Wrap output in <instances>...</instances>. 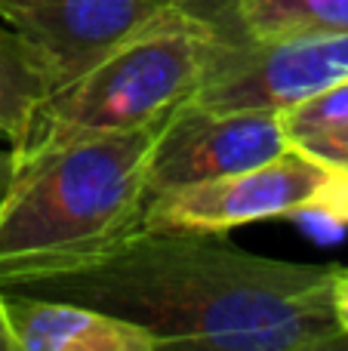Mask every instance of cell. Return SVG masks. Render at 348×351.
Segmentation results:
<instances>
[{
    "mask_svg": "<svg viewBox=\"0 0 348 351\" xmlns=\"http://www.w3.org/2000/svg\"><path fill=\"white\" fill-rule=\"evenodd\" d=\"M339 265L256 256L225 234L136 231L105 259L12 287L108 311L164 348L314 351L348 346L333 311Z\"/></svg>",
    "mask_w": 348,
    "mask_h": 351,
    "instance_id": "obj_1",
    "label": "cell"
},
{
    "mask_svg": "<svg viewBox=\"0 0 348 351\" xmlns=\"http://www.w3.org/2000/svg\"><path fill=\"white\" fill-rule=\"evenodd\" d=\"M158 127L12 152L0 200V290L86 268L142 231Z\"/></svg>",
    "mask_w": 348,
    "mask_h": 351,
    "instance_id": "obj_2",
    "label": "cell"
},
{
    "mask_svg": "<svg viewBox=\"0 0 348 351\" xmlns=\"http://www.w3.org/2000/svg\"><path fill=\"white\" fill-rule=\"evenodd\" d=\"M210 47L213 28L203 19L176 3L164 6L80 77L49 93L16 152L164 121L176 105L195 99Z\"/></svg>",
    "mask_w": 348,
    "mask_h": 351,
    "instance_id": "obj_3",
    "label": "cell"
},
{
    "mask_svg": "<svg viewBox=\"0 0 348 351\" xmlns=\"http://www.w3.org/2000/svg\"><path fill=\"white\" fill-rule=\"evenodd\" d=\"M296 216L345 225L348 173L290 145L250 170L151 194L142 228L166 234H225L250 222Z\"/></svg>",
    "mask_w": 348,
    "mask_h": 351,
    "instance_id": "obj_4",
    "label": "cell"
},
{
    "mask_svg": "<svg viewBox=\"0 0 348 351\" xmlns=\"http://www.w3.org/2000/svg\"><path fill=\"white\" fill-rule=\"evenodd\" d=\"M348 77V31L250 40L213 37L197 105L216 111H287Z\"/></svg>",
    "mask_w": 348,
    "mask_h": 351,
    "instance_id": "obj_5",
    "label": "cell"
},
{
    "mask_svg": "<svg viewBox=\"0 0 348 351\" xmlns=\"http://www.w3.org/2000/svg\"><path fill=\"white\" fill-rule=\"evenodd\" d=\"M290 145L281 111H216L188 99L158 127L148 160V191L160 194L250 170Z\"/></svg>",
    "mask_w": 348,
    "mask_h": 351,
    "instance_id": "obj_6",
    "label": "cell"
},
{
    "mask_svg": "<svg viewBox=\"0 0 348 351\" xmlns=\"http://www.w3.org/2000/svg\"><path fill=\"white\" fill-rule=\"evenodd\" d=\"M164 0H0V22L31 43L53 74L71 84L105 53L151 22Z\"/></svg>",
    "mask_w": 348,
    "mask_h": 351,
    "instance_id": "obj_7",
    "label": "cell"
},
{
    "mask_svg": "<svg viewBox=\"0 0 348 351\" xmlns=\"http://www.w3.org/2000/svg\"><path fill=\"white\" fill-rule=\"evenodd\" d=\"M16 351H158L164 342L133 321L68 299L0 290Z\"/></svg>",
    "mask_w": 348,
    "mask_h": 351,
    "instance_id": "obj_8",
    "label": "cell"
},
{
    "mask_svg": "<svg viewBox=\"0 0 348 351\" xmlns=\"http://www.w3.org/2000/svg\"><path fill=\"white\" fill-rule=\"evenodd\" d=\"M213 28V37L336 34L348 31V0H179Z\"/></svg>",
    "mask_w": 348,
    "mask_h": 351,
    "instance_id": "obj_9",
    "label": "cell"
},
{
    "mask_svg": "<svg viewBox=\"0 0 348 351\" xmlns=\"http://www.w3.org/2000/svg\"><path fill=\"white\" fill-rule=\"evenodd\" d=\"M53 93V74L34 47L0 22V136L10 152L25 145L31 121Z\"/></svg>",
    "mask_w": 348,
    "mask_h": 351,
    "instance_id": "obj_10",
    "label": "cell"
},
{
    "mask_svg": "<svg viewBox=\"0 0 348 351\" xmlns=\"http://www.w3.org/2000/svg\"><path fill=\"white\" fill-rule=\"evenodd\" d=\"M281 117H284V130H287L293 145L312 139V136H324L330 130L345 127L348 123V77L327 86L318 96L281 111Z\"/></svg>",
    "mask_w": 348,
    "mask_h": 351,
    "instance_id": "obj_11",
    "label": "cell"
},
{
    "mask_svg": "<svg viewBox=\"0 0 348 351\" xmlns=\"http://www.w3.org/2000/svg\"><path fill=\"white\" fill-rule=\"evenodd\" d=\"M299 148L314 154V158L324 160V164L348 173V123L339 130H330V133H324V136H312V139L299 142Z\"/></svg>",
    "mask_w": 348,
    "mask_h": 351,
    "instance_id": "obj_12",
    "label": "cell"
},
{
    "mask_svg": "<svg viewBox=\"0 0 348 351\" xmlns=\"http://www.w3.org/2000/svg\"><path fill=\"white\" fill-rule=\"evenodd\" d=\"M333 311H336V321L348 333V268H339L336 280H333Z\"/></svg>",
    "mask_w": 348,
    "mask_h": 351,
    "instance_id": "obj_13",
    "label": "cell"
},
{
    "mask_svg": "<svg viewBox=\"0 0 348 351\" xmlns=\"http://www.w3.org/2000/svg\"><path fill=\"white\" fill-rule=\"evenodd\" d=\"M12 179V152H0V200H3L6 188Z\"/></svg>",
    "mask_w": 348,
    "mask_h": 351,
    "instance_id": "obj_14",
    "label": "cell"
},
{
    "mask_svg": "<svg viewBox=\"0 0 348 351\" xmlns=\"http://www.w3.org/2000/svg\"><path fill=\"white\" fill-rule=\"evenodd\" d=\"M0 351H16V342H12V333H10V327H6L3 308H0Z\"/></svg>",
    "mask_w": 348,
    "mask_h": 351,
    "instance_id": "obj_15",
    "label": "cell"
},
{
    "mask_svg": "<svg viewBox=\"0 0 348 351\" xmlns=\"http://www.w3.org/2000/svg\"><path fill=\"white\" fill-rule=\"evenodd\" d=\"M164 3H179V0H164Z\"/></svg>",
    "mask_w": 348,
    "mask_h": 351,
    "instance_id": "obj_16",
    "label": "cell"
}]
</instances>
